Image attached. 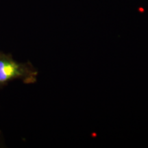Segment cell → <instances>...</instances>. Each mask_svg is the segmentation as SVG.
Instances as JSON below:
<instances>
[{
	"mask_svg": "<svg viewBox=\"0 0 148 148\" xmlns=\"http://www.w3.org/2000/svg\"><path fill=\"white\" fill-rule=\"evenodd\" d=\"M34 75L23 64L18 63L7 56L0 54V84L19 78Z\"/></svg>",
	"mask_w": 148,
	"mask_h": 148,
	"instance_id": "obj_1",
	"label": "cell"
}]
</instances>
